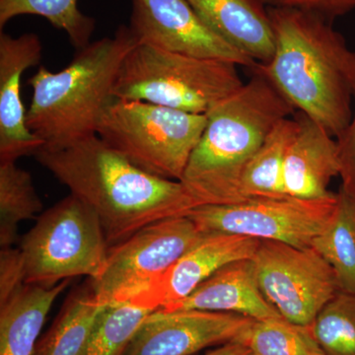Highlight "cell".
<instances>
[{
	"instance_id": "cell-1",
	"label": "cell",
	"mask_w": 355,
	"mask_h": 355,
	"mask_svg": "<svg viewBox=\"0 0 355 355\" xmlns=\"http://www.w3.org/2000/svg\"><path fill=\"white\" fill-rule=\"evenodd\" d=\"M34 156L93 209L109 247L196 207L181 182L140 169L97 135L64 148H41Z\"/></svg>"
},
{
	"instance_id": "cell-2",
	"label": "cell",
	"mask_w": 355,
	"mask_h": 355,
	"mask_svg": "<svg viewBox=\"0 0 355 355\" xmlns=\"http://www.w3.org/2000/svg\"><path fill=\"white\" fill-rule=\"evenodd\" d=\"M275 51L263 74L295 112L336 137L349 125L355 97V51L331 21L297 9L268 7Z\"/></svg>"
},
{
	"instance_id": "cell-3",
	"label": "cell",
	"mask_w": 355,
	"mask_h": 355,
	"mask_svg": "<svg viewBox=\"0 0 355 355\" xmlns=\"http://www.w3.org/2000/svg\"><path fill=\"white\" fill-rule=\"evenodd\" d=\"M295 110L266 77L249 83L210 110L181 183L196 207L245 200L243 172L277 123Z\"/></svg>"
},
{
	"instance_id": "cell-4",
	"label": "cell",
	"mask_w": 355,
	"mask_h": 355,
	"mask_svg": "<svg viewBox=\"0 0 355 355\" xmlns=\"http://www.w3.org/2000/svg\"><path fill=\"white\" fill-rule=\"evenodd\" d=\"M139 43L123 25L78 50L58 72L40 67L28 80L32 101L26 121L42 148L60 149L97 135L105 108L114 99L113 87L123 60Z\"/></svg>"
},
{
	"instance_id": "cell-5",
	"label": "cell",
	"mask_w": 355,
	"mask_h": 355,
	"mask_svg": "<svg viewBox=\"0 0 355 355\" xmlns=\"http://www.w3.org/2000/svg\"><path fill=\"white\" fill-rule=\"evenodd\" d=\"M237 67L137 43L121 65L113 96L207 114L244 85Z\"/></svg>"
},
{
	"instance_id": "cell-6",
	"label": "cell",
	"mask_w": 355,
	"mask_h": 355,
	"mask_svg": "<svg viewBox=\"0 0 355 355\" xmlns=\"http://www.w3.org/2000/svg\"><path fill=\"white\" fill-rule=\"evenodd\" d=\"M207 123V114L114 98L97 135L140 169L180 182Z\"/></svg>"
},
{
	"instance_id": "cell-7",
	"label": "cell",
	"mask_w": 355,
	"mask_h": 355,
	"mask_svg": "<svg viewBox=\"0 0 355 355\" xmlns=\"http://www.w3.org/2000/svg\"><path fill=\"white\" fill-rule=\"evenodd\" d=\"M109 249L99 218L72 193L41 214L18 247L25 284L46 287L77 277L97 279Z\"/></svg>"
},
{
	"instance_id": "cell-8",
	"label": "cell",
	"mask_w": 355,
	"mask_h": 355,
	"mask_svg": "<svg viewBox=\"0 0 355 355\" xmlns=\"http://www.w3.org/2000/svg\"><path fill=\"white\" fill-rule=\"evenodd\" d=\"M338 195L306 200L247 198L224 205H202L187 214L205 234H234L311 248L335 218Z\"/></svg>"
},
{
	"instance_id": "cell-9",
	"label": "cell",
	"mask_w": 355,
	"mask_h": 355,
	"mask_svg": "<svg viewBox=\"0 0 355 355\" xmlns=\"http://www.w3.org/2000/svg\"><path fill=\"white\" fill-rule=\"evenodd\" d=\"M205 235L183 216L150 224L110 247L101 275L88 279L96 300L103 307L130 302L148 291Z\"/></svg>"
},
{
	"instance_id": "cell-10",
	"label": "cell",
	"mask_w": 355,
	"mask_h": 355,
	"mask_svg": "<svg viewBox=\"0 0 355 355\" xmlns=\"http://www.w3.org/2000/svg\"><path fill=\"white\" fill-rule=\"evenodd\" d=\"M252 261L261 293L291 323L312 324L340 292L333 268L312 247L261 240Z\"/></svg>"
},
{
	"instance_id": "cell-11",
	"label": "cell",
	"mask_w": 355,
	"mask_h": 355,
	"mask_svg": "<svg viewBox=\"0 0 355 355\" xmlns=\"http://www.w3.org/2000/svg\"><path fill=\"white\" fill-rule=\"evenodd\" d=\"M132 4L128 27L139 43L251 70L256 67L254 60L218 36L189 0H132Z\"/></svg>"
},
{
	"instance_id": "cell-12",
	"label": "cell",
	"mask_w": 355,
	"mask_h": 355,
	"mask_svg": "<svg viewBox=\"0 0 355 355\" xmlns=\"http://www.w3.org/2000/svg\"><path fill=\"white\" fill-rule=\"evenodd\" d=\"M232 313L156 310L140 324L123 355H191L237 340L253 322Z\"/></svg>"
},
{
	"instance_id": "cell-13",
	"label": "cell",
	"mask_w": 355,
	"mask_h": 355,
	"mask_svg": "<svg viewBox=\"0 0 355 355\" xmlns=\"http://www.w3.org/2000/svg\"><path fill=\"white\" fill-rule=\"evenodd\" d=\"M261 240L234 234H205L148 291L130 303L153 311L176 304L233 261L253 259Z\"/></svg>"
},
{
	"instance_id": "cell-14",
	"label": "cell",
	"mask_w": 355,
	"mask_h": 355,
	"mask_svg": "<svg viewBox=\"0 0 355 355\" xmlns=\"http://www.w3.org/2000/svg\"><path fill=\"white\" fill-rule=\"evenodd\" d=\"M42 50L36 34L14 38L0 32V163L35 155L44 146L28 128L27 111L21 98L23 73L39 64Z\"/></svg>"
},
{
	"instance_id": "cell-15",
	"label": "cell",
	"mask_w": 355,
	"mask_h": 355,
	"mask_svg": "<svg viewBox=\"0 0 355 355\" xmlns=\"http://www.w3.org/2000/svg\"><path fill=\"white\" fill-rule=\"evenodd\" d=\"M298 130L287 151L284 188L291 197L317 200L329 197L331 180L340 176L338 142L306 114L294 113Z\"/></svg>"
},
{
	"instance_id": "cell-16",
	"label": "cell",
	"mask_w": 355,
	"mask_h": 355,
	"mask_svg": "<svg viewBox=\"0 0 355 355\" xmlns=\"http://www.w3.org/2000/svg\"><path fill=\"white\" fill-rule=\"evenodd\" d=\"M187 310L232 313L254 320L284 318L261 293L251 259L223 266L188 297L160 311Z\"/></svg>"
},
{
	"instance_id": "cell-17",
	"label": "cell",
	"mask_w": 355,
	"mask_h": 355,
	"mask_svg": "<svg viewBox=\"0 0 355 355\" xmlns=\"http://www.w3.org/2000/svg\"><path fill=\"white\" fill-rule=\"evenodd\" d=\"M203 21L224 41L266 64L275 51L268 6L261 0H189Z\"/></svg>"
},
{
	"instance_id": "cell-18",
	"label": "cell",
	"mask_w": 355,
	"mask_h": 355,
	"mask_svg": "<svg viewBox=\"0 0 355 355\" xmlns=\"http://www.w3.org/2000/svg\"><path fill=\"white\" fill-rule=\"evenodd\" d=\"M70 280L46 287L24 284L0 300V355H33L51 306Z\"/></svg>"
},
{
	"instance_id": "cell-19",
	"label": "cell",
	"mask_w": 355,
	"mask_h": 355,
	"mask_svg": "<svg viewBox=\"0 0 355 355\" xmlns=\"http://www.w3.org/2000/svg\"><path fill=\"white\" fill-rule=\"evenodd\" d=\"M89 280L70 292L51 328L39 338L33 355H81L103 310Z\"/></svg>"
},
{
	"instance_id": "cell-20",
	"label": "cell",
	"mask_w": 355,
	"mask_h": 355,
	"mask_svg": "<svg viewBox=\"0 0 355 355\" xmlns=\"http://www.w3.org/2000/svg\"><path fill=\"white\" fill-rule=\"evenodd\" d=\"M297 130V121L286 118L268 135L243 172L240 190L245 200L288 196L284 188V165Z\"/></svg>"
},
{
	"instance_id": "cell-21",
	"label": "cell",
	"mask_w": 355,
	"mask_h": 355,
	"mask_svg": "<svg viewBox=\"0 0 355 355\" xmlns=\"http://www.w3.org/2000/svg\"><path fill=\"white\" fill-rule=\"evenodd\" d=\"M338 195L335 218L312 248L333 268L340 291L355 294V200Z\"/></svg>"
},
{
	"instance_id": "cell-22",
	"label": "cell",
	"mask_w": 355,
	"mask_h": 355,
	"mask_svg": "<svg viewBox=\"0 0 355 355\" xmlns=\"http://www.w3.org/2000/svg\"><path fill=\"white\" fill-rule=\"evenodd\" d=\"M43 209L29 172L16 162L0 163V245L12 247L17 240L18 224L34 218Z\"/></svg>"
},
{
	"instance_id": "cell-23",
	"label": "cell",
	"mask_w": 355,
	"mask_h": 355,
	"mask_svg": "<svg viewBox=\"0 0 355 355\" xmlns=\"http://www.w3.org/2000/svg\"><path fill=\"white\" fill-rule=\"evenodd\" d=\"M236 340L254 355H324L312 324H294L284 318L253 320Z\"/></svg>"
},
{
	"instance_id": "cell-24",
	"label": "cell",
	"mask_w": 355,
	"mask_h": 355,
	"mask_svg": "<svg viewBox=\"0 0 355 355\" xmlns=\"http://www.w3.org/2000/svg\"><path fill=\"white\" fill-rule=\"evenodd\" d=\"M78 0H0V28L13 18L36 15L62 30L77 49L85 48L95 30V20L79 10Z\"/></svg>"
},
{
	"instance_id": "cell-25",
	"label": "cell",
	"mask_w": 355,
	"mask_h": 355,
	"mask_svg": "<svg viewBox=\"0 0 355 355\" xmlns=\"http://www.w3.org/2000/svg\"><path fill=\"white\" fill-rule=\"evenodd\" d=\"M153 312L130 302L105 306L81 355H123L140 324Z\"/></svg>"
},
{
	"instance_id": "cell-26",
	"label": "cell",
	"mask_w": 355,
	"mask_h": 355,
	"mask_svg": "<svg viewBox=\"0 0 355 355\" xmlns=\"http://www.w3.org/2000/svg\"><path fill=\"white\" fill-rule=\"evenodd\" d=\"M312 329L324 355H355V294L338 292Z\"/></svg>"
},
{
	"instance_id": "cell-27",
	"label": "cell",
	"mask_w": 355,
	"mask_h": 355,
	"mask_svg": "<svg viewBox=\"0 0 355 355\" xmlns=\"http://www.w3.org/2000/svg\"><path fill=\"white\" fill-rule=\"evenodd\" d=\"M336 139L340 157V177L342 179L340 191L355 200V97L352 120Z\"/></svg>"
},
{
	"instance_id": "cell-28",
	"label": "cell",
	"mask_w": 355,
	"mask_h": 355,
	"mask_svg": "<svg viewBox=\"0 0 355 355\" xmlns=\"http://www.w3.org/2000/svg\"><path fill=\"white\" fill-rule=\"evenodd\" d=\"M273 8L297 9L333 21L355 10V0H261Z\"/></svg>"
},
{
	"instance_id": "cell-29",
	"label": "cell",
	"mask_w": 355,
	"mask_h": 355,
	"mask_svg": "<svg viewBox=\"0 0 355 355\" xmlns=\"http://www.w3.org/2000/svg\"><path fill=\"white\" fill-rule=\"evenodd\" d=\"M25 284L19 250L4 248L0 254V300L8 297Z\"/></svg>"
},
{
	"instance_id": "cell-30",
	"label": "cell",
	"mask_w": 355,
	"mask_h": 355,
	"mask_svg": "<svg viewBox=\"0 0 355 355\" xmlns=\"http://www.w3.org/2000/svg\"><path fill=\"white\" fill-rule=\"evenodd\" d=\"M205 355H254L246 345L237 340L222 345L218 349L209 352Z\"/></svg>"
}]
</instances>
